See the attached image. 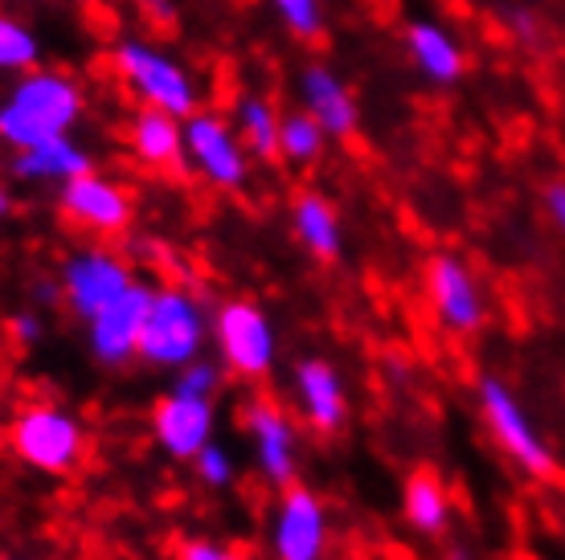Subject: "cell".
Masks as SVG:
<instances>
[{
    "mask_svg": "<svg viewBox=\"0 0 565 560\" xmlns=\"http://www.w3.org/2000/svg\"><path fill=\"white\" fill-rule=\"evenodd\" d=\"M115 74L140 95L143 107H160V111H172L177 119L181 115H193V103H198V90L184 78V71L172 62V57L156 54L140 42H124L115 50Z\"/></svg>",
    "mask_w": 565,
    "mask_h": 560,
    "instance_id": "cell-10",
    "label": "cell"
},
{
    "mask_svg": "<svg viewBox=\"0 0 565 560\" xmlns=\"http://www.w3.org/2000/svg\"><path fill=\"white\" fill-rule=\"evenodd\" d=\"M423 287H426V303L435 311V320L455 332V336H471L480 332L483 320H488V308H483V291L476 274L467 270L463 258L455 254H435L423 270Z\"/></svg>",
    "mask_w": 565,
    "mask_h": 560,
    "instance_id": "cell-11",
    "label": "cell"
},
{
    "mask_svg": "<svg viewBox=\"0 0 565 560\" xmlns=\"http://www.w3.org/2000/svg\"><path fill=\"white\" fill-rule=\"evenodd\" d=\"M447 560H467V557H463V552H459V548H455V552H451V557H447Z\"/></svg>",
    "mask_w": 565,
    "mask_h": 560,
    "instance_id": "cell-34",
    "label": "cell"
},
{
    "mask_svg": "<svg viewBox=\"0 0 565 560\" xmlns=\"http://www.w3.org/2000/svg\"><path fill=\"white\" fill-rule=\"evenodd\" d=\"M242 426L255 450L258 475L267 478L270 487L282 491L299 478V426L296 418L270 401V397H255L250 406L242 409Z\"/></svg>",
    "mask_w": 565,
    "mask_h": 560,
    "instance_id": "cell-8",
    "label": "cell"
},
{
    "mask_svg": "<svg viewBox=\"0 0 565 560\" xmlns=\"http://www.w3.org/2000/svg\"><path fill=\"white\" fill-rule=\"evenodd\" d=\"M62 213H66V222L95 238H119L131 225V196L124 184L107 181L90 169L62 184Z\"/></svg>",
    "mask_w": 565,
    "mask_h": 560,
    "instance_id": "cell-12",
    "label": "cell"
},
{
    "mask_svg": "<svg viewBox=\"0 0 565 560\" xmlns=\"http://www.w3.org/2000/svg\"><path fill=\"white\" fill-rule=\"evenodd\" d=\"M411 54L418 62V71L435 83H455L463 74V54L459 45L443 33L438 25H414L411 29Z\"/></svg>",
    "mask_w": 565,
    "mask_h": 560,
    "instance_id": "cell-21",
    "label": "cell"
},
{
    "mask_svg": "<svg viewBox=\"0 0 565 560\" xmlns=\"http://www.w3.org/2000/svg\"><path fill=\"white\" fill-rule=\"evenodd\" d=\"M279 115L270 107L267 98H246L238 111V127H242V143L250 148L263 160H279Z\"/></svg>",
    "mask_w": 565,
    "mask_h": 560,
    "instance_id": "cell-22",
    "label": "cell"
},
{
    "mask_svg": "<svg viewBox=\"0 0 565 560\" xmlns=\"http://www.w3.org/2000/svg\"><path fill=\"white\" fill-rule=\"evenodd\" d=\"M205 340H210V315L198 294L184 287H156L140 332V365L177 373L205 352Z\"/></svg>",
    "mask_w": 565,
    "mask_h": 560,
    "instance_id": "cell-3",
    "label": "cell"
},
{
    "mask_svg": "<svg viewBox=\"0 0 565 560\" xmlns=\"http://www.w3.org/2000/svg\"><path fill=\"white\" fill-rule=\"evenodd\" d=\"M143 9L156 17V21H172V9H169V0H140Z\"/></svg>",
    "mask_w": 565,
    "mask_h": 560,
    "instance_id": "cell-32",
    "label": "cell"
},
{
    "mask_svg": "<svg viewBox=\"0 0 565 560\" xmlns=\"http://www.w3.org/2000/svg\"><path fill=\"white\" fill-rule=\"evenodd\" d=\"M131 152L152 172H184V127L172 111L140 107L131 119Z\"/></svg>",
    "mask_w": 565,
    "mask_h": 560,
    "instance_id": "cell-16",
    "label": "cell"
},
{
    "mask_svg": "<svg viewBox=\"0 0 565 560\" xmlns=\"http://www.w3.org/2000/svg\"><path fill=\"white\" fill-rule=\"evenodd\" d=\"M184 155L217 189H242L246 184V152H242L238 136L226 127V119H217V115H189Z\"/></svg>",
    "mask_w": 565,
    "mask_h": 560,
    "instance_id": "cell-15",
    "label": "cell"
},
{
    "mask_svg": "<svg viewBox=\"0 0 565 560\" xmlns=\"http://www.w3.org/2000/svg\"><path fill=\"white\" fill-rule=\"evenodd\" d=\"M42 315L38 311H17L13 320H9V340H13L17 348H33L38 340H42Z\"/></svg>",
    "mask_w": 565,
    "mask_h": 560,
    "instance_id": "cell-29",
    "label": "cell"
},
{
    "mask_svg": "<svg viewBox=\"0 0 565 560\" xmlns=\"http://www.w3.org/2000/svg\"><path fill=\"white\" fill-rule=\"evenodd\" d=\"M4 213H9V193L0 189V217H4Z\"/></svg>",
    "mask_w": 565,
    "mask_h": 560,
    "instance_id": "cell-33",
    "label": "cell"
},
{
    "mask_svg": "<svg viewBox=\"0 0 565 560\" xmlns=\"http://www.w3.org/2000/svg\"><path fill=\"white\" fill-rule=\"evenodd\" d=\"M17 176H25V181H71L78 172H90V155L71 140V136H57V140H45V143H33L25 152H17V164H13Z\"/></svg>",
    "mask_w": 565,
    "mask_h": 560,
    "instance_id": "cell-18",
    "label": "cell"
},
{
    "mask_svg": "<svg viewBox=\"0 0 565 560\" xmlns=\"http://www.w3.org/2000/svg\"><path fill=\"white\" fill-rule=\"evenodd\" d=\"M480 413H483V421H488V430H492L495 446L504 450L521 471H529L533 478L557 475L553 450L541 442V434L533 430V421H529L524 406L516 401V392H512L500 377L480 380Z\"/></svg>",
    "mask_w": 565,
    "mask_h": 560,
    "instance_id": "cell-6",
    "label": "cell"
},
{
    "mask_svg": "<svg viewBox=\"0 0 565 560\" xmlns=\"http://www.w3.org/2000/svg\"><path fill=\"white\" fill-rule=\"evenodd\" d=\"M324 127L311 111H296V115H282L279 123V155L291 160V164H311L316 155L324 152Z\"/></svg>",
    "mask_w": 565,
    "mask_h": 560,
    "instance_id": "cell-23",
    "label": "cell"
},
{
    "mask_svg": "<svg viewBox=\"0 0 565 560\" xmlns=\"http://www.w3.org/2000/svg\"><path fill=\"white\" fill-rule=\"evenodd\" d=\"M0 560H17V557H0Z\"/></svg>",
    "mask_w": 565,
    "mask_h": 560,
    "instance_id": "cell-35",
    "label": "cell"
},
{
    "mask_svg": "<svg viewBox=\"0 0 565 560\" xmlns=\"http://www.w3.org/2000/svg\"><path fill=\"white\" fill-rule=\"evenodd\" d=\"M213 426H217L213 397H189L169 389L152 406V442L177 463H193V454L210 446Z\"/></svg>",
    "mask_w": 565,
    "mask_h": 560,
    "instance_id": "cell-13",
    "label": "cell"
},
{
    "mask_svg": "<svg viewBox=\"0 0 565 560\" xmlns=\"http://www.w3.org/2000/svg\"><path fill=\"white\" fill-rule=\"evenodd\" d=\"M152 294L156 287L136 279L95 320H86V348L95 356V365L119 373V368L140 360V332L143 320H148V308H152Z\"/></svg>",
    "mask_w": 565,
    "mask_h": 560,
    "instance_id": "cell-7",
    "label": "cell"
},
{
    "mask_svg": "<svg viewBox=\"0 0 565 560\" xmlns=\"http://www.w3.org/2000/svg\"><path fill=\"white\" fill-rule=\"evenodd\" d=\"M291 222H296V238L303 241V250H308L311 258H320V262H337L340 258V217L324 196L320 193L296 196Z\"/></svg>",
    "mask_w": 565,
    "mask_h": 560,
    "instance_id": "cell-20",
    "label": "cell"
},
{
    "mask_svg": "<svg viewBox=\"0 0 565 560\" xmlns=\"http://www.w3.org/2000/svg\"><path fill=\"white\" fill-rule=\"evenodd\" d=\"M328 536L332 524L324 499L303 483L282 487L267 528L270 560H328Z\"/></svg>",
    "mask_w": 565,
    "mask_h": 560,
    "instance_id": "cell-5",
    "label": "cell"
},
{
    "mask_svg": "<svg viewBox=\"0 0 565 560\" xmlns=\"http://www.w3.org/2000/svg\"><path fill=\"white\" fill-rule=\"evenodd\" d=\"M210 340L230 377L267 380L279 365V332L255 299H226L210 315Z\"/></svg>",
    "mask_w": 565,
    "mask_h": 560,
    "instance_id": "cell-4",
    "label": "cell"
},
{
    "mask_svg": "<svg viewBox=\"0 0 565 560\" xmlns=\"http://www.w3.org/2000/svg\"><path fill=\"white\" fill-rule=\"evenodd\" d=\"M222 385H226V365L210 360V356H198L184 368H177V380H172V389L189 392V397H217Z\"/></svg>",
    "mask_w": 565,
    "mask_h": 560,
    "instance_id": "cell-24",
    "label": "cell"
},
{
    "mask_svg": "<svg viewBox=\"0 0 565 560\" xmlns=\"http://www.w3.org/2000/svg\"><path fill=\"white\" fill-rule=\"evenodd\" d=\"M136 274L131 267L107 246H86V250L71 254L62 267V303L78 315V320H95L111 299L128 291Z\"/></svg>",
    "mask_w": 565,
    "mask_h": 560,
    "instance_id": "cell-9",
    "label": "cell"
},
{
    "mask_svg": "<svg viewBox=\"0 0 565 560\" xmlns=\"http://www.w3.org/2000/svg\"><path fill=\"white\" fill-rule=\"evenodd\" d=\"M33 299H38L42 308H62V279H57V282L42 279L38 287H33Z\"/></svg>",
    "mask_w": 565,
    "mask_h": 560,
    "instance_id": "cell-31",
    "label": "cell"
},
{
    "mask_svg": "<svg viewBox=\"0 0 565 560\" xmlns=\"http://www.w3.org/2000/svg\"><path fill=\"white\" fill-rule=\"evenodd\" d=\"M177 560H250L246 552L230 545H217V540H205V536H189L177 545Z\"/></svg>",
    "mask_w": 565,
    "mask_h": 560,
    "instance_id": "cell-28",
    "label": "cell"
},
{
    "mask_svg": "<svg viewBox=\"0 0 565 560\" xmlns=\"http://www.w3.org/2000/svg\"><path fill=\"white\" fill-rule=\"evenodd\" d=\"M193 471H198V478L210 491H222L234 483L238 463H234V454H230L222 442H210V446H201L198 454H193Z\"/></svg>",
    "mask_w": 565,
    "mask_h": 560,
    "instance_id": "cell-26",
    "label": "cell"
},
{
    "mask_svg": "<svg viewBox=\"0 0 565 560\" xmlns=\"http://www.w3.org/2000/svg\"><path fill=\"white\" fill-rule=\"evenodd\" d=\"M78 115H83V90L74 86V78L38 71L0 107V140L25 152L33 143L66 136Z\"/></svg>",
    "mask_w": 565,
    "mask_h": 560,
    "instance_id": "cell-2",
    "label": "cell"
},
{
    "mask_svg": "<svg viewBox=\"0 0 565 560\" xmlns=\"http://www.w3.org/2000/svg\"><path fill=\"white\" fill-rule=\"evenodd\" d=\"M303 95H308V111L320 119L328 136H337V140H349L356 127V107L349 90L324 71V66H311L303 74Z\"/></svg>",
    "mask_w": 565,
    "mask_h": 560,
    "instance_id": "cell-19",
    "label": "cell"
},
{
    "mask_svg": "<svg viewBox=\"0 0 565 560\" xmlns=\"http://www.w3.org/2000/svg\"><path fill=\"white\" fill-rule=\"evenodd\" d=\"M451 491L447 483L430 471V466H418L411 471L406 487H402V516L418 536H443L447 524H451Z\"/></svg>",
    "mask_w": 565,
    "mask_h": 560,
    "instance_id": "cell-17",
    "label": "cell"
},
{
    "mask_svg": "<svg viewBox=\"0 0 565 560\" xmlns=\"http://www.w3.org/2000/svg\"><path fill=\"white\" fill-rule=\"evenodd\" d=\"M275 9H279L282 25L303 42H311L320 33V4L316 0H275Z\"/></svg>",
    "mask_w": 565,
    "mask_h": 560,
    "instance_id": "cell-27",
    "label": "cell"
},
{
    "mask_svg": "<svg viewBox=\"0 0 565 560\" xmlns=\"http://www.w3.org/2000/svg\"><path fill=\"white\" fill-rule=\"evenodd\" d=\"M291 389H296V406L299 418L308 430L316 434H340L344 421H349V392H344V377L340 368L324 356H308L299 360L296 373H291Z\"/></svg>",
    "mask_w": 565,
    "mask_h": 560,
    "instance_id": "cell-14",
    "label": "cell"
},
{
    "mask_svg": "<svg viewBox=\"0 0 565 560\" xmlns=\"http://www.w3.org/2000/svg\"><path fill=\"white\" fill-rule=\"evenodd\" d=\"M545 209H550V217L557 222V229L565 234V181L550 184L545 189Z\"/></svg>",
    "mask_w": 565,
    "mask_h": 560,
    "instance_id": "cell-30",
    "label": "cell"
},
{
    "mask_svg": "<svg viewBox=\"0 0 565 560\" xmlns=\"http://www.w3.org/2000/svg\"><path fill=\"white\" fill-rule=\"evenodd\" d=\"M33 62H38V37L13 17H0V71H21Z\"/></svg>",
    "mask_w": 565,
    "mask_h": 560,
    "instance_id": "cell-25",
    "label": "cell"
},
{
    "mask_svg": "<svg viewBox=\"0 0 565 560\" xmlns=\"http://www.w3.org/2000/svg\"><path fill=\"white\" fill-rule=\"evenodd\" d=\"M9 450L42 475L66 478L86 463L90 434L86 421L62 401H29L9 421Z\"/></svg>",
    "mask_w": 565,
    "mask_h": 560,
    "instance_id": "cell-1",
    "label": "cell"
}]
</instances>
